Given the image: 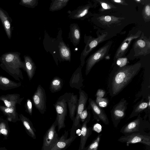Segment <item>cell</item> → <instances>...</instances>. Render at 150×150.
Wrapping results in <instances>:
<instances>
[{
    "instance_id": "cell-1",
    "label": "cell",
    "mask_w": 150,
    "mask_h": 150,
    "mask_svg": "<svg viewBox=\"0 0 150 150\" xmlns=\"http://www.w3.org/2000/svg\"><path fill=\"white\" fill-rule=\"evenodd\" d=\"M141 64L120 67L112 71L109 78L108 87L110 96L113 97L120 93L139 73Z\"/></svg>"
},
{
    "instance_id": "cell-2",
    "label": "cell",
    "mask_w": 150,
    "mask_h": 150,
    "mask_svg": "<svg viewBox=\"0 0 150 150\" xmlns=\"http://www.w3.org/2000/svg\"><path fill=\"white\" fill-rule=\"evenodd\" d=\"M18 52L5 53L0 57V67L16 80L20 81L24 77L21 69L25 71L24 61L21 60Z\"/></svg>"
},
{
    "instance_id": "cell-3",
    "label": "cell",
    "mask_w": 150,
    "mask_h": 150,
    "mask_svg": "<svg viewBox=\"0 0 150 150\" xmlns=\"http://www.w3.org/2000/svg\"><path fill=\"white\" fill-rule=\"evenodd\" d=\"M149 123L144 120L139 114L137 118L134 120L124 125L121 129L120 132L124 135H127L135 133H147L145 130L150 129Z\"/></svg>"
},
{
    "instance_id": "cell-4",
    "label": "cell",
    "mask_w": 150,
    "mask_h": 150,
    "mask_svg": "<svg viewBox=\"0 0 150 150\" xmlns=\"http://www.w3.org/2000/svg\"><path fill=\"white\" fill-rule=\"evenodd\" d=\"M57 114L58 131L66 127L65 121L67 115V103L64 94L60 96L53 104Z\"/></svg>"
},
{
    "instance_id": "cell-5",
    "label": "cell",
    "mask_w": 150,
    "mask_h": 150,
    "mask_svg": "<svg viewBox=\"0 0 150 150\" xmlns=\"http://www.w3.org/2000/svg\"><path fill=\"white\" fill-rule=\"evenodd\" d=\"M79 90V97L78 99L77 107L76 111V115L73 121L71 132L76 133V129L81 127L80 124V115L83 110L86 108V105L88 100V94L82 89Z\"/></svg>"
},
{
    "instance_id": "cell-6",
    "label": "cell",
    "mask_w": 150,
    "mask_h": 150,
    "mask_svg": "<svg viewBox=\"0 0 150 150\" xmlns=\"http://www.w3.org/2000/svg\"><path fill=\"white\" fill-rule=\"evenodd\" d=\"M57 125V122L56 118L44 136L41 150H50L59 140V137L56 131Z\"/></svg>"
},
{
    "instance_id": "cell-7",
    "label": "cell",
    "mask_w": 150,
    "mask_h": 150,
    "mask_svg": "<svg viewBox=\"0 0 150 150\" xmlns=\"http://www.w3.org/2000/svg\"><path fill=\"white\" fill-rule=\"evenodd\" d=\"M127 103L123 98L115 105L110 111L112 121L114 127H117L121 120L125 116Z\"/></svg>"
},
{
    "instance_id": "cell-8",
    "label": "cell",
    "mask_w": 150,
    "mask_h": 150,
    "mask_svg": "<svg viewBox=\"0 0 150 150\" xmlns=\"http://www.w3.org/2000/svg\"><path fill=\"white\" fill-rule=\"evenodd\" d=\"M117 141L125 143L127 146L130 144L140 143L150 146V134L148 133H135L124 135L120 137Z\"/></svg>"
},
{
    "instance_id": "cell-9",
    "label": "cell",
    "mask_w": 150,
    "mask_h": 150,
    "mask_svg": "<svg viewBox=\"0 0 150 150\" xmlns=\"http://www.w3.org/2000/svg\"><path fill=\"white\" fill-rule=\"evenodd\" d=\"M32 100L35 108L41 114H44L47 109L46 96L44 89L40 85H38L32 96Z\"/></svg>"
},
{
    "instance_id": "cell-10",
    "label": "cell",
    "mask_w": 150,
    "mask_h": 150,
    "mask_svg": "<svg viewBox=\"0 0 150 150\" xmlns=\"http://www.w3.org/2000/svg\"><path fill=\"white\" fill-rule=\"evenodd\" d=\"M68 131L65 130L59 140L50 150H65L76 138V133L70 132V136L68 138Z\"/></svg>"
},
{
    "instance_id": "cell-11",
    "label": "cell",
    "mask_w": 150,
    "mask_h": 150,
    "mask_svg": "<svg viewBox=\"0 0 150 150\" xmlns=\"http://www.w3.org/2000/svg\"><path fill=\"white\" fill-rule=\"evenodd\" d=\"M88 102L89 105L87 108L88 110H91L94 119L97 121H101L105 125H108L109 123V120L104 110L99 106L95 101L91 98H89Z\"/></svg>"
},
{
    "instance_id": "cell-12",
    "label": "cell",
    "mask_w": 150,
    "mask_h": 150,
    "mask_svg": "<svg viewBox=\"0 0 150 150\" xmlns=\"http://www.w3.org/2000/svg\"><path fill=\"white\" fill-rule=\"evenodd\" d=\"M88 112V115L83 122L81 127L80 141L78 150H83L84 149L88 138L92 134V127H88L87 126V124L89 122L91 117L90 111L89 110Z\"/></svg>"
},
{
    "instance_id": "cell-13",
    "label": "cell",
    "mask_w": 150,
    "mask_h": 150,
    "mask_svg": "<svg viewBox=\"0 0 150 150\" xmlns=\"http://www.w3.org/2000/svg\"><path fill=\"white\" fill-rule=\"evenodd\" d=\"M0 20L8 39H11L14 27L12 25V20L8 13L0 7Z\"/></svg>"
},
{
    "instance_id": "cell-14",
    "label": "cell",
    "mask_w": 150,
    "mask_h": 150,
    "mask_svg": "<svg viewBox=\"0 0 150 150\" xmlns=\"http://www.w3.org/2000/svg\"><path fill=\"white\" fill-rule=\"evenodd\" d=\"M64 94L69 108V117L73 121L78 105L77 95L74 94L73 93H66Z\"/></svg>"
},
{
    "instance_id": "cell-15",
    "label": "cell",
    "mask_w": 150,
    "mask_h": 150,
    "mask_svg": "<svg viewBox=\"0 0 150 150\" xmlns=\"http://www.w3.org/2000/svg\"><path fill=\"white\" fill-rule=\"evenodd\" d=\"M24 97L17 93L7 94L0 96V101H2L5 106L7 107H16L17 104L21 105Z\"/></svg>"
},
{
    "instance_id": "cell-16",
    "label": "cell",
    "mask_w": 150,
    "mask_h": 150,
    "mask_svg": "<svg viewBox=\"0 0 150 150\" xmlns=\"http://www.w3.org/2000/svg\"><path fill=\"white\" fill-rule=\"evenodd\" d=\"M108 47L106 46L101 49L87 59L85 70V74L86 75H88L95 64L103 57Z\"/></svg>"
},
{
    "instance_id": "cell-17",
    "label": "cell",
    "mask_w": 150,
    "mask_h": 150,
    "mask_svg": "<svg viewBox=\"0 0 150 150\" xmlns=\"http://www.w3.org/2000/svg\"><path fill=\"white\" fill-rule=\"evenodd\" d=\"M82 68L79 66L72 75L69 82L70 86L72 88L79 90L82 89L83 81L81 72Z\"/></svg>"
},
{
    "instance_id": "cell-18",
    "label": "cell",
    "mask_w": 150,
    "mask_h": 150,
    "mask_svg": "<svg viewBox=\"0 0 150 150\" xmlns=\"http://www.w3.org/2000/svg\"><path fill=\"white\" fill-rule=\"evenodd\" d=\"M0 110L6 116L8 121L16 122L20 121L16 107L9 108L5 106L0 105Z\"/></svg>"
},
{
    "instance_id": "cell-19",
    "label": "cell",
    "mask_w": 150,
    "mask_h": 150,
    "mask_svg": "<svg viewBox=\"0 0 150 150\" xmlns=\"http://www.w3.org/2000/svg\"><path fill=\"white\" fill-rule=\"evenodd\" d=\"M20 121L22 123L28 134L34 139L36 138V130L30 119L22 114L19 115Z\"/></svg>"
},
{
    "instance_id": "cell-20",
    "label": "cell",
    "mask_w": 150,
    "mask_h": 150,
    "mask_svg": "<svg viewBox=\"0 0 150 150\" xmlns=\"http://www.w3.org/2000/svg\"><path fill=\"white\" fill-rule=\"evenodd\" d=\"M21 86V82L16 83L3 76L0 75V89L6 91Z\"/></svg>"
},
{
    "instance_id": "cell-21",
    "label": "cell",
    "mask_w": 150,
    "mask_h": 150,
    "mask_svg": "<svg viewBox=\"0 0 150 150\" xmlns=\"http://www.w3.org/2000/svg\"><path fill=\"white\" fill-rule=\"evenodd\" d=\"M26 72L30 81L33 78L35 73L36 67L32 58L29 56L25 55L23 57Z\"/></svg>"
},
{
    "instance_id": "cell-22",
    "label": "cell",
    "mask_w": 150,
    "mask_h": 150,
    "mask_svg": "<svg viewBox=\"0 0 150 150\" xmlns=\"http://www.w3.org/2000/svg\"><path fill=\"white\" fill-rule=\"evenodd\" d=\"M70 32L69 38L71 42L75 46L79 44L81 37V34L79 27L77 24L72 23L70 26Z\"/></svg>"
},
{
    "instance_id": "cell-23",
    "label": "cell",
    "mask_w": 150,
    "mask_h": 150,
    "mask_svg": "<svg viewBox=\"0 0 150 150\" xmlns=\"http://www.w3.org/2000/svg\"><path fill=\"white\" fill-rule=\"evenodd\" d=\"M60 56L63 61H68L71 60V52L69 47L64 42H61L58 46Z\"/></svg>"
},
{
    "instance_id": "cell-24",
    "label": "cell",
    "mask_w": 150,
    "mask_h": 150,
    "mask_svg": "<svg viewBox=\"0 0 150 150\" xmlns=\"http://www.w3.org/2000/svg\"><path fill=\"white\" fill-rule=\"evenodd\" d=\"M149 101L148 102L141 101L137 103L134 107L132 112L127 119L138 115L149 106Z\"/></svg>"
},
{
    "instance_id": "cell-25",
    "label": "cell",
    "mask_w": 150,
    "mask_h": 150,
    "mask_svg": "<svg viewBox=\"0 0 150 150\" xmlns=\"http://www.w3.org/2000/svg\"><path fill=\"white\" fill-rule=\"evenodd\" d=\"M63 84V81L62 79L58 76H55L50 82V90L52 93L58 92L61 90Z\"/></svg>"
},
{
    "instance_id": "cell-26",
    "label": "cell",
    "mask_w": 150,
    "mask_h": 150,
    "mask_svg": "<svg viewBox=\"0 0 150 150\" xmlns=\"http://www.w3.org/2000/svg\"><path fill=\"white\" fill-rule=\"evenodd\" d=\"M86 7H78L76 9L70 12L69 16L73 19H81L87 13L88 8Z\"/></svg>"
},
{
    "instance_id": "cell-27",
    "label": "cell",
    "mask_w": 150,
    "mask_h": 150,
    "mask_svg": "<svg viewBox=\"0 0 150 150\" xmlns=\"http://www.w3.org/2000/svg\"><path fill=\"white\" fill-rule=\"evenodd\" d=\"M69 1V0H52L49 8L50 10L51 11H54L61 10L67 5Z\"/></svg>"
},
{
    "instance_id": "cell-28",
    "label": "cell",
    "mask_w": 150,
    "mask_h": 150,
    "mask_svg": "<svg viewBox=\"0 0 150 150\" xmlns=\"http://www.w3.org/2000/svg\"><path fill=\"white\" fill-rule=\"evenodd\" d=\"M8 121L3 118H0V136L2 135L5 139H7L10 133Z\"/></svg>"
},
{
    "instance_id": "cell-29",
    "label": "cell",
    "mask_w": 150,
    "mask_h": 150,
    "mask_svg": "<svg viewBox=\"0 0 150 150\" xmlns=\"http://www.w3.org/2000/svg\"><path fill=\"white\" fill-rule=\"evenodd\" d=\"M102 134H99L92 142L83 150H98Z\"/></svg>"
},
{
    "instance_id": "cell-30",
    "label": "cell",
    "mask_w": 150,
    "mask_h": 150,
    "mask_svg": "<svg viewBox=\"0 0 150 150\" xmlns=\"http://www.w3.org/2000/svg\"><path fill=\"white\" fill-rule=\"evenodd\" d=\"M38 4L37 0H21L19 3L21 5L30 8H35Z\"/></svg>"
},
{
    "instance_id": "cell-31",
    "label": "cell",
    "mask_w": 150,
    "mask_h": 150,
    "mask_svg": "<svg viewBox=\"0 0 150 150\" xmlns=\"http://www.w3.org/2000/svg\"><path fill=\"white\" fill-rule=\"evenodd\" d=\"M95 102L99 106L103 108L107 106L108 103V100L106 98L97 97Z\"/></svg>"
},
{
    "instance_id": "cell-32",
    "label": "cell",
    "mask_w": 150,
    "mask_h": 150,
    "mask_svg": "<svg viewBox=\"0 0 150 150\" xmlns=\"http://www.w3.org/2000/svg\"><path fill=\"white\" fill-rule=\"evenodd\" d=\"M25 111L30 116L33 113V104L31 100L28 98L27 99L25 105Z\"/></svg>"
},
{
    "instance_id": "cell-33",
    "label": "cell",
    "mask_w": 150,
    "mask_h": 150,
    "mask_svg": "<svg viewBox=\"0 0 150 150\" xmlns=\"http://www.w3.org/2000/svg\"><path fill=\"white\" fill-rule=\"evenodd\" d=\"M88 112L87 108H86L80 115V120L82 123L84 121L88 115Z\"/></svg>"
},
{
    "instance_id": "cell-34",
    "label": "cell",
    "mask_w": 150,
    "mask_h": 150,
    "mask_svg": "<svg viewBox=\"0 0 150 150\" xmlns=\"http://www.w3.org/2000/svg\"><path fill=\"white\" fill-rule=\"evenodd\" d=\"M127 58H121L118 59L117 61V64L120 67H122L125 66L127 62Z\"/></svg>"
},
{
    "instance_id": "cell-35",
    "label": "cell",
    "mask_w": 150,
    "mask_h": 150,
    "mask_svg": "<svg viewBox=\"0 0 150 150\" xmlns=\"http://www.w3.org/2000/svg\"><path fill=\"white\" fill-rule=\"evenodd\" d=\"M105 92L104 91L101 89H99L97 91L96 96L97 97L103 98L105 95Z\"/></svg>"
},
{
    "instance_id": "cell-36",
    "label": "cell",
    "mask_w": 150,
    "mask_h": 150,
    "mask_svg": "<svg viewBox=\"0 0 150 150\" xmlns=\"http://www.w3.org/2000/svg\"><path fill=\"white\" fill-rule=\"evenodd\" d=\"M131 40H130L128 42H125L121 46L120 50L121 51H124L125 50L127 47L128 44L129 43V42Z\"/></svg>"
},
{
    "instance_id": "cell-37",
    "label": "cell",
    "mask_w": 150,
    "mask_h": 150,
    "mask_svg": "<svg viewBox=\"0 0 150 150\" xmlns=\"http://www.w3.org/2000/svg\"><path fill=\"white\" fill-rule=\"evenodd\" d=\"M137 43L140 47H143L145 46V42L141 40H138L137 41Z\"/></svg>"
},
{
    "instance_id": "cell-38",
    "label": "cell",
    "mask_w": 150,
    "mask_h": 150,
    "mask_svg": "<svg viewBox=\"0 0 150 150\" xmlns=\"http://www.w3.org/2000/svg\"><path fill=\"white\" fill-rule=\"evenodd\" d=\"M145 11L146 14L149 16L150 15V7L149 5H147L146 6Z\"/></svg>"
},
{
    "instance_id": "cell-39",
    "label": "cell",
    "mask_w": 150,
    "mask_h": 150,
    "mask_svg": "<svg viewBox=\"0 0 150 150\" xmlns=\"http://www.w3.org/2000/svg\"><path fill=\"white\" fill-rule=\"evenodd\" d=\"M101 5L103 8L105 9H108L110 8L109 7L108 5L107 4L105 3H102Z\"/></svg>"
},
{
    "instance_id": "cell-40",
    "label": "cell",
    "mask_w": 150,
    "mask_h": 150,
    "mask_svg": "<svg viewBox=\"0 0 150 150\" xmlns=\"http://www.w3.org/2000/svg\"><path fill=\"white\" fill-rule=\"evenodd\" d=\"M111 19V17L109 16H106L105 17L104 20L107 22L110 21Z\"/></svg>"
},
{
    "instance_id": "cell-41",
    "label": "cell",
    "mask_w": 150,
    "mask_h": 150,
    "mask_svg": "<svg viewBox=\"0 0 150 150\" xmlns=\"http://www.w3.org/2000/svg\"><path fill=\"white\" fill-rule=\"evenodd\" d=\"M0 150H8L5 147H0Z\"/></svg>"
},
{
    "instance_id": "cell-42",
    "label": "cell",
    "mask_w": 150,
    "mask_h": 150,
    "mask_svg": "<svg viewBox=\"0 0 150 150\" xmlns=\"http://www.w3.org/2000/svg\"><path fill=\"white\" fill-rule=\"evenodd\" d=\"M114 1L117 3H120L121 2V1L120 0H114Z\"/></svg>"
},
{
    "instance_id": "cell-43",
    "label": "cell",
    "mask_w": 150,
    "mask_h": 150,
    "mask_svg": "<svg viewBox=\"0 0 150 150\" xmlns=\"http://www.w3.org/2000/svg\"><path fill=\"white\" fill-rule=\"evenodd\" d=\"M150 146H148V148L146 150H150Z\"/></svg>"
}]
</instances>
